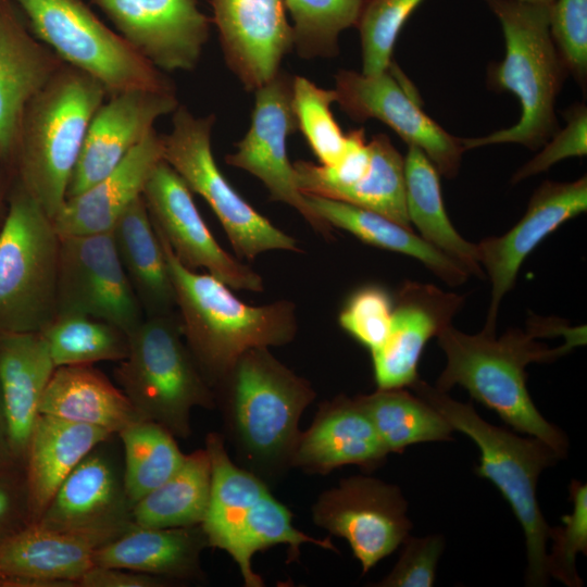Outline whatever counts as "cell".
<instances>
[{
    "mask_svg": "<svg viewBox=\"0 0 587 587\" xmlns=\"http://www.w3.org/2000/svg\"><path fill=\"white\" fill-rule=\"evenodd\" d=\"M551 335L548 320H532L526 332L510 328L500 337L485 329L465 334L449 325L437 335L447 362L435 387L446 392L455 385L463 387L513 429L540 439L563 459L567 437L533 402L526 386V366L554 361L585 344L586 337L565 339L557 348L537 340Z\"/></svg>",
    "mask_w": 587,
    "mask_h": 587,
    "instance_id": "cell-1",
    "label": "cell"
},
{
    "mask_svg": "<svg viewBox=\"0 0 587 587\" xmlns=\"http://www.w3.org/2000/svg\"><path fill=\"white\" fill-rule=\"evenodd\" d=\"M155 232L173 280L185 341L213 390L245 351L294 340L298 319L292 301L245 303L218 278L184 266Z\"/></svg>",
    "mask_w": 587,
    "mask_h": 587,
    "instance_id": "cell-2",
    "label": "cell"
},
{
    "mask_svg": "<svg viewBox=\"0 0 587 587\" xmlns=\"http://www.w3.org/2000/svg\"><path fill=\"white\" fill-rule=\"evenodd\" d=\"M215 389L239 453L263 473L290 467L300 416L315 398L311 384L267 347H255L238 358Z\"/></svg>",
    "mask_w": 587,
    "mask_h": 587,
    "instance_id": "cell-3",
    "label": "cell"
},
{
    "mask_svg": "<svg viewBox=\"0 0 587 587\" xmlns=\"http://www.w3.org/2000/svg\"><path fill=\"white\" fill-rule=\"evenodd\" d=\"M107 96L98 79L63 63L24 110L14 160L18 180L51 220L66 200L89 124Z\"/></svg>",
    "mask_w": 587,
    "mask_h": 587,
    "instance_id": "cell-4",
    "label": "cell"
},
{
    "mask_svg": "<svg viewBox=\"0 0 587 587\" xmlns=\"http://www.w3.org/2000/svg\"><path fill=\"white\" fill-rule=\"evenodd\" d=\"M505 42L504 59L488 70V85L514 93L521 103L519 122L478 138H462L465 150L520 143L537 149L558 132L557 96L569 73L550 33V7L519 0H487Z\"/></svg>",
    "mask_w": 587,
    "mask_h": 587,
    "instance_id": "cell-5",
    "label": "cell"
},
{
    "mask_svg": "<svg viewBox=\"0 0 587 587\" xmlns=\"http://www.w3.org/2000/svg\"><path fill=\"white\" fill-rule=\"evenodd\" d=\"M410 388L437 410L453 430L463 433L477 446L480 457L475 473L498 488L524 533L526 585L546 586L550 526L541 513L536 489L541 472L558 462L559 454L540 439L521 437L492 425L477 414L472 403L459 402L420 378Z\"/></svg>",
    "mask_w": 587,
    "mask_h": 587,
    "instance_id": "cell-6",
    "label": "cell"
},
{
    "mask_svg": "<svg viewBox=\"0 0 587 587\" xmlns=\"http://www.w3.org/2000/svg\"><path fill=\"white\" fill-rule=\"evenodd\" d=\"M205 449L212 479L201 527L209 547L226 551L236 562L246 586H263L251 563L260 550L280 544L288 545L292 554L302 544L334 549L328 539H316L297 529L291 512L273 497L265 483L233 463L218 434L207 435Z\"/></svg>",
    "mask_w": 587,
    "mask_h": 587,
    "instance_id": "cell-7",
    "label": "cell"
},
{
    "mask_svg": "<svg viewBox=\"0 0 587 587\" xmlns=\"http://www.w3.org/2000/svg\"><path fill=\"white\" fill-rule=\"evenodd\" d=\"M114 377L143 420L160 424L175 437L191 435L195 407H215L213 389L174 313L147 316L129 334L128 354L114 369Z\"/></svg>",
    "mask_w": 587,
    "mask_h": 587,
    "instance_id": "cell-8",
    "label": "cell"
},
{
    "mask_svg": "<svg viewBox=\"0 0 587 587\" xmlns=\"http://www.w3.org/2000/svg\"><path fill=\"white\" fill-rule=\"evenodd\" d=\"M60 237L16 182L0 227V333H41L57 317Z\"/></svg>",
    "mask_w": 587,
    "mask_h": 587,
    "instance_id": "cell-9",
    "label": "cell"
},
{
    "mask_svg": "<svg viewBox=\"0 0 587 587\" xmlns=\"http://www.w3.org/2000/svg\"><path fill=\"white\" fill-rule=\"evenodd\" d=\"M35 37L65 64L98 79L108 96L174 90L161 71L103 24L82 0H16Z\"/></svg>",
    "mask_w": 587,
    "mask_h": 587,
    "instance_id": "cell-10",
    "label": "cell"
},
{
    "mask_svg": "<svg viewBox=\"0 0 587 587\" xmlns=\"http://www.w3.org/2000/svg\"><path fill=\"white\" fill-rule=\"evenodd\" d=\"M214 120L178 105L172 130L162 135L163 160L211 207L238 258L252 261L272 250L300 252L298 240L255 211L222 174L211 148Z\"/></svg>",
    "mask_w": 587,
    "mask_h": 587,
    "instance_id": "cell-11",
    "label": "cell"
},
{
    "mask_svg": "<svg viewBox=\"0 0 587 587\" xmlns=\"http://www.w3.org/2000/svg\"><path fill=\"white\" fill-rule=\"evenodd\" d=\"M336 102L353 120L376 118L408 146H415L447 178L458 175L465 151L462 138L447 133L421 109L400 70L391 65L379 74L340 71L334 89Z\"/></svg>",
    "mask_w": 587,
    "mask_h": 587,
    "instance_id": "cell-12",
    "label": "cell"
},
{
    "mask_svg": "<svg viewBox=\"0 0 587 587\" xmlns=\"http://www.w3.org/2000/svg\"><path fill=\"white\" fill-rule=\"evenodd\" d=\"M57 302V316H90L128 335L145 320L111 230L60 238Z\"/></svg>",
    "mask_w": 587,
    "mask_h": 587,
    "instance_id": "cell-13",
    "label": "cell"
},
{
    "mask_svg": "<svg viewBox=\"0 0 587 587\" xmlns=\"http://www.w3.org/2000/svg\"><path fill=\"white\" fill-rule=\"evenodd\" d=\"M316 525L349 544L366 573L401 546L412 523L401 489L369 476H351L317 498Z\"/></svg>",
    "mask_w": 587,
    "mask_h": 587,
    "instance_id": "cell-14",
    "label": "cell"
},
{
    "mask_svg": "<svg viewBox=\"0 0 587 587\" xmlns=\"http://www.w3.org/2000/svg\"><path fill=\"white\" fill-rule=\"evenodd\" d=\"M292 80L286 73L278 72L254 90L250 127L237 143L236 152L226 157V162L259 178L272 200L290 205L316 233L329 238L332 227L315 214L298 189L287 154V138L298 129L292 107Z\"/></svg>",
    "mask_w": 587,
    "mask_h": 587,
    "instance_id": "cell-15",
    "label": "cell"
},
{
    "mask_svg": "<svg viewBox=\"0 0 587 587\" xmlns=\"http://www.w3.org/2000/svg\"><path fill=\"white\" fill-rule=\"evenodd\" d=\"M142 197L153 227L187 268H205L229 288L261 292L263 279L249 265L226 252L201 217L190 189L162 160L151 174Z\"/></svg>",
    "mask_w": 587,
    "mask_h": 587,
    "instance_id": "cell-16",
    "label": "cell"
},
{
    "mask_svg": "<svg viewBox=\"0 0 587 587\" xmlns=\"http://www.w3.org/2000/svg\"><path fill=\"white\" fill-rule=\"evenodd\" d=\"M132 510L115 434L82 459L35 523L67 532L125 530L133 524Z\"/></svg>",
    "mask_w": 587,
    "mask_h": 587,
    "instance_id": "cell-17",
    "label": "cell"
},
{
    "mask_svg": "<svg viewBox=\"0 0 587 587\" xmlns=\"http://www.w3.org/2000/svg\"><path fill=\"white\" fill-rule=\"evenodd\" d=\"M116 33L159 71H190L201 57L210 20L198 0H91Z\"/></svg>",
    "mask_w": 587,
    "mask_h": 587,
    "instance_id": "cell-18",
    "label": "cell"
},
{
    "mask_svg": "<svg viewBox=\"0 0 587 587\" xmlns=\"http://www.w3.org/2000/svg\"><path fill=\"white\" fill-rule=\"evenodd\" d=\"M587 210V178L544 182L533 193L523 217L505 234L476 243L478 260L491 283V299L483 329L496 332L499 305L513 287L527 255L553 230Z\"/></svg>",
    "mask_w": 587,
    "mask_h": 587,
    "instance_id": "cell-19",
    "label": "cell"
},
{
    "mask_svg": "<svg viewBox=\"0 0 587 587\" xmlns=\"http://www.w3.org/2000/svg\"><path fill=\"white\" fill-rule=\"evenodd\" d=\"M95 113L66 192L74 197L113 171L179 105L174 90L132 89L109 96Z\"/></svg>",
    "mask_w": 587,
    "mask_h": 587,
    "instance_id": "cell-20",
    "label": "cell"
},
{
    "mask_svg": "<svg viewBox=\"0 0 587 587\" xmlns=\"http://www.w3.org/2000/svg\"><path fill=\"white\" fill-rule=\"evenodd\" d=\"M464 297L432 284L405 282L394 297L384 344L371 352L378 389L410 388L419 379V362L427 341L459 312Z\"/></svg>",
    "mask_w": 587,
    "mask_h": 587,
    "instance_id": "cell-21",
    "label": "cell"
},
{
    "mask_svg": "<svg viewBox=\"0 0 587 587\" xmlns=\"http://www.w3.org/2000/svg\"><path fill=\"white\" fill-rule=\"evenodd\" d=\"M225 60L254 91L279 72L294 47L284 0H211Z\"/></svg>",
    "mask_w": 587,
    "mask_h": 587,
    "instance_id": "cell-22",
    "label": "cell"
},
{
    "mask_svg": "<svg viewBox=\"0 0 587 587\" xmlns=\"http://www.w3.org/2000/svg\"><path fill=\"white\" fill-rule=\"evenodd\" d=\"M125 530L67 532L30 523L0 545V569L11 587L77 586L93 566L95 551Z\"/></svg>",
    "mask_w": 587,
    "mask_h": 587,
    "instance_id": "cell-23",
    "label": "cell"
},
{
    "mask_svg": "<svg viewBox=\"0 0 587 587\" xmlns=\"http://www.w3.org/2000/svg\"><path fill=\"white\" fill-rule=\"evenodd\" d=\"M387 454L357 397L341 395L324 402L311 426L301 433L290 467L327 474L352 464L372 471Z\"/></svg>",
    "mask_w": 587,
    "mask_h": 587,
    "instance_id": "cell-24",
    "label": "cell"
},
{
    "mask_svg": "<svg viewBox=\"0 0 587 587\" xmlns=\"http://www.w3.org/2000/svg\"><path fill=\"white\" fill-rule=\"evenodd\" d=\"M64 62L24 27L8 0L0 2V161L14 162L29 100Z\"/></svg>",
    "mask_w": 587,
    "mask_h": 587,
    "instance_id": "cell-25",
    "label": "cell"
},
{
    "mask_svg": "<svg viewBox=\"0 0 587 587\" xmlns=\"http://www.w3.org/2000/svg\"><path fill=\"white\" fill-rule=\"evenodd\" d=\"M163 138L155 129L107 176L83 192L67 198L53 217L60 238L110 232L139 197L163 160Z\"/></svg>",
    "mask_w": 587,
    "mask_h": 587,
    "instance_id": "cell-26",
    "label": "cell"
},
{
    "mask_svg": "<svg viewBox=\"0 0 587 587\" xmlns=\"http://www.w3.org/2000/svg\"><path fill=\"white\" fill-rule=\"evenodd\" d=\"M54 369L41 333H0V390L18 464L24 465L41 397Z\"/></svg>",
    "mask_w": 587,
    "mask_h": 587,
    "instance_id": "cell-27",
    "label": "cell"
},
{
    "mask_svg": "<svg viewBox=\"0 0 587 587\" xmlns=\"http://www.w3.org/2000/svg\"><path fill=\"white\" fill-rule=\"evenodd\" d=\"M205 547L209 545L201 525L155 528L133 523L95 551L93 565L136 571L173 582L196 580L203 577L200 555Z\"/></svg>",
    "mask_w": 587,
    "mask_h": 587,
    "instance_id": "cell-28",
    "label": "cell"
},
{
    "mask_svg": "<svg viewBox=\"0 0 587 587\" xmlns=\"http://www.w3.org/2000/svg\"><path fill=\"white\" fill-rule=\"evenodd\" d=\"M112 434L95 426L39 414L26 450L24 472L32 523L38 521L72 470Z\"/></svg>",
    "mask_w": 587,
    "mask_h": 587,
    "instance_id": "cell-29",
    "label": "cell"
},
{
    "mask_svg": "<svg viewBox=\"0 0 587 587\" xmlns=\"http://www.w3.org/2000/svg\"><path fill=\"white\" fill-rule=\"evenodd\" d=\"M39 414L112 434L143 420L123 390L91 364L55 367L41 397Z\"/></svg>",
    "mask_w": 587,
    "mask_h": 587,
    "instance_id": "cell-30",
    "label": "cell"
},
{
    "mask_svg": "<svg viewBox=\"0 0 587 587\" xmlns=\"http://www.w3.org/2000/svg\"><path fill=\"white\" fill-rule=\"evenodd\" d=\"M111 232L143 313L147 316L173 313L176 308L173 280L142 196L124 211Z\"/></svg>",
    "mask_w": 587,
    "mask_h": 587,
    "instance_id": "cell-31",
    "label": "cell"
},
{
    "mask_svg": "<svg viewBox=\"0 0 587 587\" xmlns=\"http://www.w3.org/2000/svg\"><path fill=\"white\" fill-rule=\"evenodd\" d=\"M307 203L332 228L355 236L371 246L401 253L422 262L450 286H459L470 275L458 263L428 245L412 229L376 212L347 202L304 195Z\"/></svg>",
    "mask_w": 587,
    "mask_h": 587,
    "instance_id": "cell-32",
    "label": "cell"
},
{
    "mask_svg": "<svg viewBox=\"0 0 587 587\" xmlns=\"http://www.w3.org/2000/svg\"><path fill=\"white\" fill-rule=\"evenodd\" d=\"M405 202L411 225L428 245L458 263L471 276L483 278L476 243L464 239L446 212L439 173L415 146L404 158Z\"/></svg>",
    "mask_w": 587,
    "mask_h": 587,
    "instance_id": "cell-33",
    "label": "cell"
},
{
    "mask_svg": "<svg viewBox=\"0 0 587 587\" xmlns=\"http://www.w3.org/2000/svg\"><path fill=\"white\" fill-rule=\"evenodd\" d=\"M211 479L207 449L186 454L170 478L134 504L133 523L155 528L201 525L210 502Z\"/></svg>",
    "mask_w": 587,
    "mask_h": 587,
    "instance_id": "cell-34",
    "label": "cell"
},
{
    "mask_svg": "<svg viewBox=\"0 0 587 587\" xmlns=\"http://www.w3.org/2000/svg\"><path fill=\"white\" fill-rule=\"evenodd\" d=\"M388 453L407 447L452 440V427L429 403L405 388L357 396Z\"/></svg>",
    "mask_w": 587,
    "mask_h": 587,
    "instance_id": "cell-35",
    "label": "cell"
},
{
    "mask_svg": "<svg viewBox=\"0 0 587 587\" xmlns=\"http://www.w3.org/2000/svg\"><path fill=\"white\" fill-rule=\"evenodd\" d=\"M116 435L123 451L125 488L134 507L170 478L186 454L178 448L175 436L149 420L136 422Z\"/></svg>",
    "mask_w": 587,
    "mask_h": 587,
    "instance_id": "cell-36",
    "label": "cell"
},
{
    "mask_svg": "<svg viewBox=\"0 0 587 587\" xmlns=\"http://www.w3.org/2000/svg\"><path fill=\"white\" fill-rule=\"evenodd\" d=\"M369 146L371 165L366 175L328 199L367 209L412 229L405 202L404 158L385 134L375 135Z\"/></svg>",
    "mask_w": 587,
    "mask_h": 587,
    "instance_id": "cell-37",
    "label": "cell"
},
{
    "mask_svg": "<svg viewBox=\"0 0 587 587\" xmlns=\"http://www.w3.org/2000/svg\"><path fill=\"white\" fill-rule=\"evenodd\" d=\"M55 367L122 361L128 354L129 335L115 325L86 315L57 316L41 332Z\"/></svg>",
    "mask_w": 587,
    "mask_h": 587,
    "instance_id": "cell-38",
    "label": "cell"
},
{
    "mask_svg": "<svg viewBox=\"0 0 587 587\" xmlns=\"http://www.w3.org/2000/svg\"><path fill=\"white\" fill-rule=\"evenodd\" d=\"M294 26L292 40L301 58L338 53L339 34L355 26L364 0H284Z\"/></svg>",
    "mask_w": 587,
    "mask_h": 587,
    "instance_id": "cell-39",
    "label": "cell"
},
{
    "mask_svg": "<svg viewBox=\"0 0 587 587\" xmlns=\"http://www.w3.org/2000/svg\"><path fill=\"white\" fill-rule=\"evenodd\" d=\"M333 102H336L334 89L321 88L302 76L294 78L292 107L298 128L324 166L336 165L347 148V134L332 113Z\"/></svg>",
    "mask_w": 587,
    "mask_h": 587,
    "instance_id": "cell-40",
    "label": "cell"
},
{
    "mask_svg": "<svg viewBox=\"0 0 587 587\" xmlns=\"http://www.w3.org/2000/svg\"><path fill=\"white\" fill-rule=\"evenodd\" d=\"M423 0H364L355 26L362 47V73L375 75L391 65L399 33Z\"/></svg>",
    "mask_w": 587,
    "mask_h": 587,
    "instance_id": "cell-41",
    "label": "cell"
},
{
    "mask_svg": "<svg viewBox=\"0 0 587 587\" xmlns=\"http://www.w3.org/2000/svg\"><path fill=\"white\" fill-rule=\"evenodd\" d=\"M572 511L561 517L562 525L550 527L551 540L546 570L550 577L567 587H582L576 570L577 553L587 554V485L573 479L569 486Z\"/></svg>",
    "mask_w": 587,
    "mask_h": 587,
    "instance_id": "cell-42",
    "label": "cell"
},
{
    "mask_svg": "<svg viewBox=\"0 0 587 587\" xmlns=\"http://www.w3.org/2000/svg\"><path fill=\"white\" fill-rule=\"evenodd\" d=\"M394 298L378 285H366L349 296L338 322L340 327L370 350L385 341L391 321Z\"/></svg>",
    "mask_w": 587,
    "mask_h": 587,
    "instance_id": "cell-43",
    "label": "cell"
},
{
    "mask_svg": "<svg viewBox=\"0 0 587 587\" xmlns=\"http://www.w3.org/2000/svg\"><path fill=\"white\" fill-rule=\"evenodd\" d=\"M550 33L565 66L583 86L587 77V0H554Z\"/></svg>",
    "mask_w": 587,
    "mask_h": 587,
    "instance_id": "cell-44",
    "label": "cell"
},
{
    "mask_svg": "<svg viewBox=\"0 0 587 587\" xmlns=\"http://www.w3.org/2000/svg\"><path fill=\"white\" fill-rule=\"evenodd\" d=\"M400 558L390 573L375 586L432 587L436 582L438 561L445 538L434 534L424 537L408 535L401 544Z\"/></svg>",
    "mask_w": 587,
    "mask_h": 587,
    "instance_id": "cell-45",
    "label": "cell"
},
{
    "mask_svg": "<svg viewBox=\"0 0 587 587\" xmlns=\"http://www.w3.org/2000/svg\"><path fill=\"white\" fill-rule=\"evenodd\" d=\"M567 125L558 130L544 149L520 167L512 177V183L522 182L529 176L542 173L559 161L570 157H583L587 153V110L577 104L566 112Z\"/></svg>",
    "mask_w": 587,
    "mask_h": 587,
    "instance_id": "cell-46",
    "label": "cell"
},
{
    "mask_svg": "<svg viewBox=\"0 0 587 587\" xmlns=\"http://www.w3.org/2000/svg\"><path fill=\"white\" fill-rule=\"evenodd\" d=\"M32 523L24 465L0 472V545Z\"/></svg>",
    "mask_w": 587,
    "mask_h": 587,
    "instance_id": "cell-47",
    "label": "cell"
},
{
    "mask_svg": "<svg viewBox=\"0 0 587 587\" xmlns=\"http://www.w3.org/2000/svg\"><path fill=\"white\" fill-rule=\"evenodd\" d=\"M173 580L136 571L93 565L77 582L80 587H164Z\"/></svg>",
    "mask_w": 587,
    "mask_h": 587,
    "instance_id": "cell-48",
    "label": "cell"
},
{
    "mask_svg": "<svg viewBox=\"0 0 587 587\" xmlns=\"http://www.w3.org/2000/svg\"><path fill=\"white\" fill-rule=\"evenodd\" d=\"M14 465L22 464L16 463L12 453L8 417L0 390V472Z\"/></svg>",
    "mask_w": 587,
    "mask_h": 587,
    "instance_id": "cell-49",
    "label": "cell"
},
{
    "mask_svg": "<svg viewBox=\"0 0 587 587\" xmlns=\"http://www.w3.org/2000/svg\"><path fill=\"white\" fill-rule=\"evenodd\" d=\"M519 1L527 2L532 4L545 5V7H551L554 2V0H519Z\"/></svg>",
    "mask_w": 587,
    "mask_h": 587,
    "instance_id": "cell-50",
    "label": "cell"
},
{
    "mask_svg": "<svg viewBox=\"0 0 587 587\" xmlns=\"http://www.w3.org/2000/svg\"><path fill=\"white\" fill-rule=\"evenodd\" d=\"M0 587H11L10 578L0 569Z\"/></svg>",
    "mask_w": 587,
    "mask_h": 587,
    "instance_id": "cell-51",
    "label": "cell"
},
{
    "mask_svg": "<svg viewBox=\"0 0 587 587\" xmlns=\"http://www.w3.org/2000/svg\"><path fill=\"white\" fill-rule=\"evenodd\" d=\"M1 1H2V0H0V2H1Z\"/></svg>",
    "mask_w": 587,
    "mask_h": 587,
    "instance_id": "cell-52",
    "label": "cell"
},
{
    "mask_svg": "<svg viewBox=\"0 0 587 587\" xmlns=\"http://www.w3.org/2000/svg\"><path fill=\"white\" fill-rule=\"evenodd\" d=\"M1 162V161H0Z\"/></svg>",
    "mask_w": 587,
    "mask_h": 587,
    "instance_id": "cell-53",
    "label": "cell"
}]
</instances>
